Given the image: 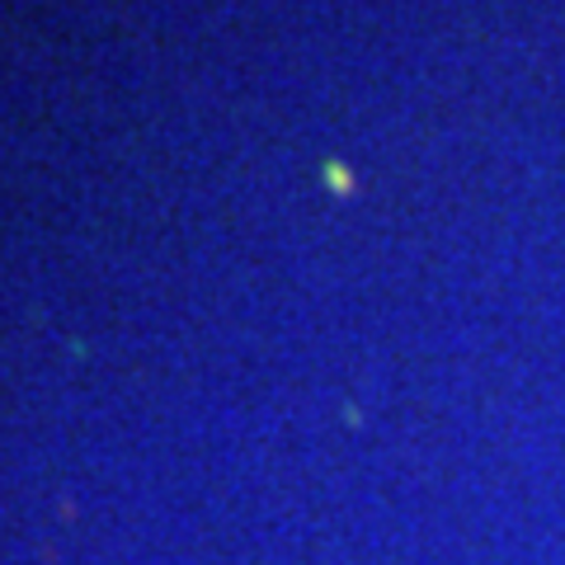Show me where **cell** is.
<instances>
[{"mask_svg": "<svg viewBox=\"0 0 565 565\" xmlns=\"http://www.w3.org/2000/svg\"><path fill=\"white\" fill-rule=\"evenodd\" d=\"M326 180H330L334 189H349V174H344V166H330V170H326Z\"/></svg>", "mask_w": 565, "mask_h": 565, "instance_id": "obj_1", "label": "cell"}]
</instances>
